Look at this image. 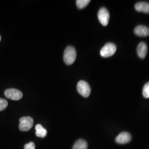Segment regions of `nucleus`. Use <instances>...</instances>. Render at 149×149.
<instances>
[{
	"mask_svg": "<svg viewBox=\"0 0 149 149\" xmlns=\"http://www.w3.org/2000/svg\"><path fill=\"white\" fill-rule=\"evenodd\" d=\"M76 51L74 48L71 46H69L66 48L64 54V60L66 65L73 64L76 59Z\"/></svg>",
	"mask_w": 149,
	"mask_h": 149,
	"instance_id": "1",
	"label": "nucleus"
},
{
	"mask_svg": "<svg viewBox=\"0 0 149 149\" xmlns=\"http://www.w3.org/2000/svg\"><path fill=\"white\" fill-rule=\"evenodd\" d=\"M117 50L116 45L112 43H107L102 48L100 51V54L103 58H108L113 55Z\"/></svg>",
	"mask_w": 149,
	"mask_h": 149,
	"instance_id": "2",
	"label": "nucleus"
},
{
	"mask_svg": "<svg viewBox=\"0 0 149 149\" xmlns=\"http://www.w3.org/2000/svg\"><path fill=\"white\" fill-rule=\"evenodd\" d=\"M34 124L33 118L30 117H23L19 119V129L22 132L29 131Z\"/></svg>",
	"mask_w": 149,
	"mask_h": 149,
	"instance_id": "3",
	"label": "nucleus"
},
{
	"mask_svg": "<svg viewBox=\"0 0 149 149\" xmlns=\"http://www.w3.org/2000/svg\"><path fill=\"white\" fill-rule=\"evenodd\" d=\"M77 90L80 95L84 97H88L90 95V86L86 81H80L77 85Z\"/></svg>",
	"mask_w": 149,
	"mask_h": 149,
	"instance_id": "4",
	"label": "nucleus"
},
{
	"mask_svg": "<svg viewBox=\"0 0 149 149\" xmlns=\"http://www.w3.org/2000/svg\"><path fill=\"white\" fill-rule=\"evenodd\" d=\"M98 18L102 26H107L108 24L110 15L107 8L105 7H102L98 11Z\"/></svg>",
	"mask_w": 149,
	"mask_h": 149,
	"instance_id": "5",
	"label": "nucleus"
},
{
	"mask_svg": "<svg viewBox=\"0 0 149 149\" xmlns=\"http://www.w3.org/2000/svg\"><path fill=\"white\" fill-rule=\"evenodd\" d=\"M5 96L6 98L11 100L18 101L22 98L23 94L20 91L15 88H10L5 91Z\"/></svg>",
	"mask_w": 149,
	"mask_h": 149,
	"instance_id": "6",
	"label": "nucleus"
},
{
	"mask_svg": "<svg viewBox=\"0 0 149 149\" xmlns=\"http://www.w3.org/2000/svg\"><path fill=\"white\" fill-rule=\"evenodd\" d=\"M131 140L132 136L128 132H122L119 134L116 138V141L118 144H127Z\"/></svg>",
	"mask_w": 149,
	"mask_h": 149,
	"instance_id": "7",
	"label": "nucleus"
},
{
	"mask_svg": "<svg viewBox=\"0 0 149 149\" xmlns=\"http://www.w3.org/2000/svg\"><path fill=\"white\" fill-rule=\"evenodd\" d=\"M134 33L140 37H146L149 36V28L148 27L139 25L134 29Z\"/></svg>",
	"mask_w": 149,
	"mask_h": 149,
	"instance_id": "8",
	"label": "nucleus"
},
{
	"mask_svg": "<svg viewBox=\"0 0 149 149\" xmlns=\"http://www.w3.org/2000/svg\"><path fill=\"white\" fill-rule=\"evenodd\" d=\"M148 52V47L146 44L144 42H140L137 48V53L139 57L143 59L146 57Z\"/></svg>",
	"mask_w": 149,
	"mask_h": 149,
	"instance_id": "9",
	"label": "nucleus"
},
{
	"mask_svg": "<svg viewBox=\"0 0 149 149\" xmlns=\"http://www.w3.org/2000/svg\"><path fill=\"white\" fill-rule=\"evenodd\" d=\"M135 9L139 12L149 13V3L146 2H139L135 4Z\"/></svg>",
	"mask_w": 149,
	"mask_h": 149,
	"instance_id": "10",
	"label": "nucleus"
},
{
	"mask_svg": "<svg viewBox=\"0 0 149 149\" xmlns=\"http://www.w3.org/2000/svg\"><path fill=\"white\" fill-rule=\"evenodd\" d=\"M36 135L39 138H45L47 135V130L41 124H37L36 126Z\"/></svg>",
	"mask_w": 149,
	"mask_h": 149,
	"instance_id": "11",
	"label": "nucleus"
},
{
	"mask_svg": "<svg viewBox=\"0 0 149 149\" xmlns=\"http://www.w3.org/2000/svg\"><path fill=\"white\" fill-rule=\"evenodd\" d=\"M88 144L85 140L79 139L77 140L72 148V149H87Z\"/></svg>",
	"mask_w": 149,
	"mask_h": 149,
	"instance_id": "12",
	"label": "nucleus"
},
{
	"mask_svg": "<svg viewBox=\"0 0 149 149\" xmlns=\"http://www.w3.org/2000/svg\"><path fill=\"white\" fill-rule=\"evenodd\" d=\"M90 0H77L76 1V5L79 9H82L89 4Z\"/></svg>",
	"mask_w": 149,
	"mask_h": 149,
	"instance_id": "13",
	"label": "nucleus"
},
{
	"mask_svg": "<svg viewBox=\"0 0 149 149\" xmlns=\"http://www.w3.org/2000/svg\"><path fill=\"white\" fill-rule=\"evenodd\" d=\"M143 95L145 98H149V82L146 83L144 86L143 90Z\"/></svg>",
	"mask_w": 149,
	"mask_h": 149,
	"instance_id": "14",
	"label": "nucleus"
},
{
	"mask_svg": "<svg viewBox=\"0 0 149 149\" xmlns=\"http://www.w3.org/2000/svg\"><path fill=\"white\" fill-rule=\"evenodd\" d=\"M8 106V102L7 100L3 98H0V111L5 109Z\"/></svg>",
	"mask_w": 149,
	"mask_h": 149,
	"instance_id": "15",
	"label": "nucleus"
},
{
	"mask_svg": "<svg viewBox=\"0 0 149 149\" xmlns=\"http://www.w3.org/2000/svg\"><path fill=\"white\" fill-rule=\"evenodd\" d=\"M36 145L33 142H30L28 144H26L24 146V149H35Z\"/></svg>",
	"mask_w": 149,
	"mask_h": 149,
	"instance_id": "16",
	"label": "nucleus"
},
{
	"mask_svg": "<svg viewBox=\"0 0 149 149\" xmlns=\"http://www.w3.org/2000/svg\"><path fill=\"white\" fill-rule=\"evenodd\" d=\"M0 40H1V36H0Z\"/></svg>",
	"mask_w": 149,
	"mask_h": 149,
	"instance_id": "17",
	"label": "nucleus"
}]
</instances>
